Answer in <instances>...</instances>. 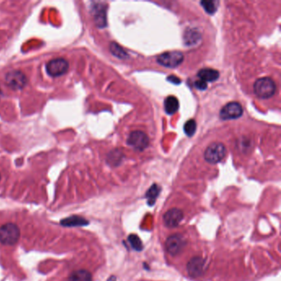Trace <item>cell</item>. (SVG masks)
<instances>
[{"label": "cell", "mask_w": 281, "mask_h": 281, "mask_svg": "<svg viewBox=\"0 0 281 281\" xmlns=\"http://www.w3.org/2000/svg\"><path fill=\"white\" fill-rule=\"evenodd\" d=\"M94 18H95L96 24L99 26V27H104L106 26V24H107L106 7H97L95 10V13H94Z\"/></svg>", "instance_id": "cell-17"}, {"label": "cell", "mask_w": 281, "mask_h": 281, "mask_svg": "<svg viewBox=\"0 0 281 281\" xmlns=\"http://www.w3.org/2000/svg\"><path fill=\"white\" fill-rule=\"evenodd\" d=\"M227 149L221 143H214L210 144L205 152V158L211 164L221 162L226 156Z\"/></svg>", "instance_id": "cell-4"}, {"label": "cell", "mask_w": 281, "mask_h": 281, "mask_svg": "<svg viewBox=\"0 0 281 281\" xmlns=\"http://www.w3.org/2000/svg\"><path fill=\"white\" fill-rule=\"evenodd\" d=\"M243 107L240 103L237 102H232L224 106L222 108L219 113V117L222 120L227 121V120L238 119L243 115Z\"/></svg>", "instance_id": "cell-9"}, {"label": "cell", "mask_w": 281, "mask_h": 281, "mask_svg": "<svg viewBox=\"0 0 281 281\" xmlns=\"http://www.w3.org/2000/svg\"><path fill=\"white\" fill-rule=\"evenodd\" d=\"M149 139L143 131H133L127 140V143L136 150L143 151L148 147Z\"/></svg>", "instance_id": "cell-8"}, {"label": "cell", "mask_w": 281, "mask_h": 281, "mask_svg": "<svg viewBox=\"0 0 281 281\" xmlns=\"http://www.w3.org/2000/svg\"><path fill=\"white\" fill-rule=\"evenodd\" d=\"M69 281H93V276L86 270H78L70 275Z\"/></svg>", "instance_id": "cell-13"}, {"label": "cell", "mask_w": 281, "mask_h": 281, "mask_svg": "<svg viewBox=\"0 0 281 281\" xmlns=\"http://www.w3.org/2000/svg\"><path fill=\"white\" fill-rule=\"evenodd\" d=\"M110 50L112 52V55H115L116 57L124 60L129 57L127 52L123 50V48L121 47L116 42H112L110 45Z\"/></svg>", "instance_id": "cell-18"}, {"label": "cell", "mask_w": 281, "mask_h": 281, "mask_svg": "<svg viewBox=\"0 0 281 281\" xmlns=\"http://www.w3.org/2000/svg\"><path fill=\"white\" fill-rule=\"evenodd\" d=\"M183 212L180 209L172 208L171 210H167L162 217V220L165 226L167 228H176L183 219Z\"/></svg>", "instance_id": "cell-11"}, {"label": "cell", "mask_w": 281, "mask_h": 281, "mask_svg": "<svg viewBox=\"0 0 281 281\" xmlns=\"http://www.w3.org/2000/svg\"><path fill=\"white\" fill-rule=\"evenodd\" d=\"M196 131V122L195 120H189L184 125V131L186 136H192Z\"/></svg>", "instance_id": "cell-21"}, {"label": "cell", "mask_w": 281, "mask_h": 281, "mask_svg": "<svg viewBox=\"0 0 281 281\" xmlns=\"http://www.w3.org/2000/svg\"><path fill=\"white\" fill-rule=\"evenodd\" d=\"M218 3H219V2H215V1H202L200 2V4L202 5L204 9L210 14H213L216 12Z\"/></svg>", "instance_id": "cell-20"}, {"label": "cell", "mask_w": 281, "mask_h": 281, "mask_svg": "<svg viewBox=\"0 0 281 281\" xmlns=\"http://www.w3.org/2000/svg\"><path fill=\"white\" fill-rule=\"evenodd\" d=\"M184 56L180 51L165 52L157 56V61L159 65L167 68H175L181 65L183 61Z\"/></svg>", "instance_id": "cell-7"}, {"label": "cell", "mask_w": 281, "mask_h": 281, "mask_svg": "<svg viewBox=\"0 0 281 281\" xmlns=\"http://www.w3.org/2000/svg\"><path fill=\"white\" fill-rule=\"evenodd\" d=\"M128 242L134 250L138 251V252L143 250V243L141 242L140 238L136 234H131L128 237Z\"/></svg>", "instance_id": "cell-19"}, {"label": "cell", "mask_w": 281, "mask_h": 281, "mask_svg": "<svg viewBox=\"0 0 281 281\" xmlns=\"http://www.w3.org/2000/svg\"><path fill=\"white\" fill-rule=\"evenodd\" d=\"M179 108V102L174 96H169L165 99L164 109L167 114L173 115L177 112Z\"/></svg>", "instance_id": "cell-14"}, {"label": "cell", "mask_w": 281, "mask_h": 281, "mask_svg": "<svg viewBox=\"0 0 281 281\" xmlns=\"http://www.w3.org/2000/svg\"><path fill=\"white\" fill-rule=\"evenodd\" d=\"M69 69V64L68 60L64 58H56L48 61L45 65V69L47 74L53 78L62 76L66 74Z\"/></svg>", "instance_id": "cell-3"}, {"label": "cell", "mask_w": 281, "mask_h": 281, "mask_svg": "<svg viewBox=\"0 0 281 281\" xmlns=\"http://www.w3.org/2000/svg\"><path fill=\"white\" fill-rule=\"evenodd\" d=\"M186 241L181 234H173L168 237L165 243V248L171 256H176L183 251Z\"/></svg>", "instance_id": "cell-6"}, {"label": "cell", "mask_w": 281, "mask_h": 281, "mask_svg": "<svg viewBox=\"0 0 281 281\" xmlns=\"http://www.w3.org/2000/svg\"><path fill=\"white\" fill-rule=\"evenodd\" d=\"M5 83L12 90H21L27 84V78L22 71L13 70L6 74Z\"/></svg>", "instance_id": "cell-5"}, {"label": "cell", "mask_w": 281, "mask_h": 281, "mask_svg": "<svg viewBox=\"0 0 281 281\" xmlns=\"http://www.w3.org/2000/svg\"><path fill=\"white\" fill-rule=\"evenodd\" d=\"M160 191H161V187L157 186V184H153L150 188L148 189L145 195V197L148 200V205L152 206V205H154L156 199L159 195Z\"/></svg>", "instance_id": "cell-16"}, {"label": "cell", "mask_w": 281, "mask_h": 281, "mask_svg": "<svg viewBox=\"0 0 281 281\" xmlns=\"http://www.w3.org/2000/svg\"><path fill=\"white\" fill-rule=\"evenodd\" d=\"M0 180H1V173H0Z\"/></svg>", "instance_id": "cell-24"}, {"label": "cell", "mask_w": 281, "mask_h": 281, "mask_svg": "<svg viewBox=\"0 0 281 281\" xmlns=\"http://www.w3.org/2000/svg\"><path fill=\"white\" fill-rule=\"evenodd\" d=\"M0 93H1V92H0Z\"/></svg>", "instance_id": "cell-25"}, {"label": "cell", "mask_w": 281, "mask_h": 281, "mask_svg": "<svg viewBox=\"0 0 281 281\" xmlns=\"http://www.w3.org/2000/svg\"><path fill=\"white\" fill-rule=\"evenodd\" d=\"M21 232L17 225L7 223L0 227V243L2 245L12 246L19 240Z\"/></svg>", "instance_id": "cell-2"}, {"label": "cell", "mask_w": 281, "mask_h": 281, "mask_svg": "<svg viewBox=\"0 0 281 281\" xmlns=\"http://www.w3.org/2000/svg\"><path fill=\"white\" fill-rule=\"evenodd\" d=\"M198 77L205 83L214 82L219 79V73L215 69L205 68V69H200V71L198 72Z\"/></svg>", "instance_id": "cell-12"}, {"label": "cell", "mask_w": 281, "mask_h": 281, "mask_svg": "<svg viewBox=\"0 0 281 281\" xmlns=\"http://www.w3.org/2000/svg\"><path fill=\"white\" fill-rule=\"evenodd\" d=\"M185 41L186 45H191L197 43L200 41V34L195 29H188L185 33Z\"/></svg>", "instance_id": "cell-15"}, {"label": "cell", "mask_w": 281, "mask_h": 281, "mask_svg": "<svg viewBox=\"0 0 281 281\" xmlns=\"http://www.w3.org/2000/svg\"><path fill=\"white\" fill-rule=\"evenodd\" d=\"M253 90L258 98L268 99L274 96L277 91V84L273 79L268 77H264L255 82Z\"/></svg>", "instance_id": "cell-1"}, {"label": "cell", "mask_w": 281, "mask_h": 281, "mask_svg": "<svg viewBox=\"0 0 281 281\" xmlns=\"http://www.w3.org/2000/svg\"><path fill=\"white\" fill-rule=\"evenodd\" d=\"M205 261L201 257H194L189 261L186 265V270L191 278H198L201 277L205 271Z\"/></svg>", "instance_id": "cell-10"}, {"label": "cell", "mask_w": 281, "mask_h": 281, "mask_svg": "<svg viewBox=\"0 0 281 281\" xmlns=\"http://www.w3.org/2000/svg\"><path fill=\"white\" fill-rule=\"evenodd\" d=\"M195 87L199 90H205L207 88V83H205L201 79H199L195 82Z\"/></svg>", "instance_id": "cell-22"}, {"label": "cell", "mask_w": 281, "mask_h": 281, "mask_svg": "<svg viewBox=\"0 0 281 281\" xmlns=\"http://www.w3.org/2000/svg\"><path fill=\"white\" fill-rule=\"evenodd\" d=\"M167 80L174 84H181V79H179L178 77L175 76V75H171V76L168 77Z\"/></svg>", "instance_id": "cell-23"}]
</instances>
